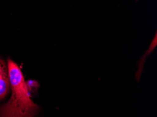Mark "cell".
<instances>
[{
  "instance_id": "obj_4",
  "label": "cell",
  "mask_w": 157,
  "mask_h": 117,
  "mask_svg": "<svg viewBox=\"0 0 157 117\" xmlns=\"http://www.w3.org/2000/svg\"><path fill=\"white\" fill-rule=\"evenodd\" d=\"M7 70L6 68V65L5 64H4V61L2 60V59H0V75L3 72V71Z\"/></svg>"
},
{
  "instance_id": "obj_2",
  "label": "cell",
  "mask_w": 157,
  "mask_h": 117,
  "mask_svg": "<svg viewBox=\"0 0 157 117\" xmlns=\"http://www.w3.org/2000/svg\"><path fill=\"white\" fill-rule=\"evenodd\" d=\"M10 86L11 84L7 70L0 75V100L3 99L8 93Z\"/></svg>"
},
{
  "instance_id": "obj_3",
  "label": "cell",
  "mask_w": 157,
  "mask_h": 117,
  "mask_svg": "<svg viewBox=\"0 0 157 117\" xmlns=\"http://www.w3.org/2000/svg\"><path fill=\"white\" fill-rule=\"evenodd\" d=\"M156 46V34L155 35V36H154V40L152 41L150 46L149 47L148 51L146 52V53L144 55V56L142 57L141 59H140V60L139 63H138V70H137V73H136V77H137V80H138V81L140 80V76H141L142 70H143V66H144V64L145 59H146L147 57L149 56V53H150L151 52L153 51V50L155 49Z\"/></svg>"
},
{
  "instance_id": "obj_1",
  "label": "cell",
  "mask_w": 157,
  "mask_h": 117,
  "mask_svg": "<svg viewBox=\"0 0 157 117\" xmlns=\"http://www.w3.org/2000/svg\"><path fill=\"white\" fill-rule=\"evenodd\" d=\"M8 75L12 95L8 102L0 108V117H34L39 110L33 101L21 69L8 59Z\"/></svg>"
}]
</instances>
